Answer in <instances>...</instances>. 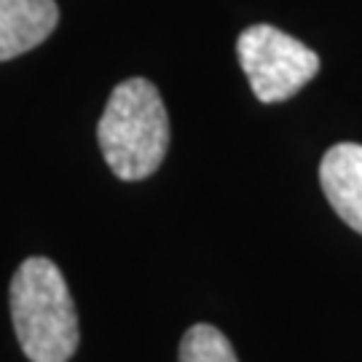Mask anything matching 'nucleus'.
Segmentation results:
<instances>
[{
  "mask_svg": "<svg viewBox=\"0 0 362 362\" xmlns=\"http://www.w3.org/2000/svg\"><path fill=\"white\" fill-rule=\"evenodd\" d=\"M320 185L338 218L362 233V145H333L320 161Z\"/></svg>",
  "mask_w": 362,
  "mask_h": 362,
  "instance_id": "4",
  "label": "nucleus"
},
{
  "mask_svg": "<svg viewBox=\"0 0 362 362\" xmlns=\"http://www.w3.org/2000/svg\"><path fill=\"white\" fill-rule=\"evenodd\" d=\"M169 113L148 78L121 81L105 105L97 140L118 180H145L164 164L169 151Z\"/></svg>",
  "mask_w": 362,
  "mask_h": 362,
  "instance_id": "1",
  "label": "nucleus"
},
{
  "mask_svg": "<svg viewBox=\"0 0 362 362\" xmlns=\"http://www.w3.org/2000/svg\"><path fill=\"white\" fill-rule=\"evenodd\" d=\"M236 57L252 94L266 105L296 97L322 67L320 54L274 25L242 30L236 38Z\"/></svg>",
  "mask_w": 362,
  "mask_h": 362,
  "instance_id": "3",
  "label": "nucleus"
},
{
  "mask_svg": "<svg viewBox=\"0 0 362 362\" xmlns=\"http://www.w3.org/2000/svg\"><path fill=\"white\" fill-rule=\"evenodd\" d=\"M11 322L30 362H67L78 349V311L62 272L49 258H27L11 279Z\"/></svg>",
  "mask_w": 362,
  "mask_h": 362,
  "instance_id": "2",
  "label": "nucleus"
},
{
  "mask_svg": "<svg viewBox=\"0 0 362 362\" xmlns=\"http://www.w3.org/2000/svg\"><path fill=\"white\" fill-rule=\"evenodd\" d=\"M177 362H239L231 341L212 325H194L185 330Z\"/></svg>",
  "mask_w": 362,
  "mask_h": 362,
  "instance_id": "6",
  "label": "nucleus"
},
{
  "mask_svg": "<svg viewBox=\"0 0 362 362\" xmlns=\"http://www.w3.org/2000/svg\"><path fill=\"white\" fill-rule=\"evenodd\" d=\"M57 22L59 6L54 0H0V62L33 52Z\"/></svg>",
  "mask_w": 362,
  "mask_h": 362,
  "instance_id": "5",
  "label": "nucleus"
}]
</instances>
